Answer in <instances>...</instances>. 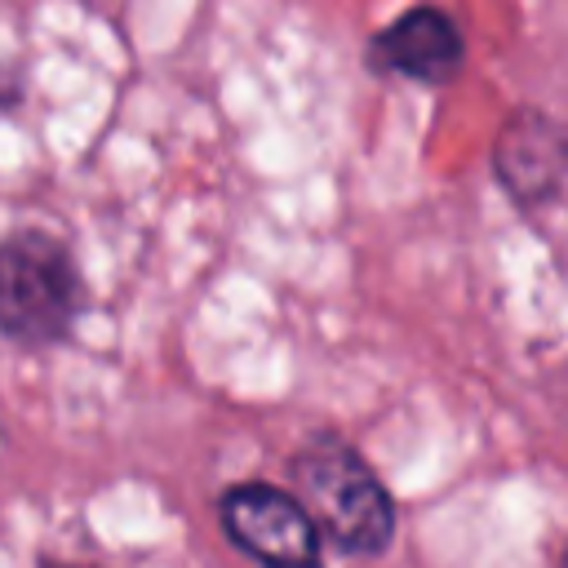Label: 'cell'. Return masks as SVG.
Segmentation results:
<instances>
[{
	"label": "cell",
	"instance_id": "1",
	"mask_svg": "<svg viewBox=\"0 0 568 568\" xmlns=\"http://www.w3.org/2000/svg\"><path fill=\"white\" fill-rule=\"evenodd\" d=\"M293 497L346 555H382L395 537V506L368 462L337 435H315L293 457Z\"/></svg>",
	"mask_w": 568,
	"mask_h": 568
},
{
	"label": "cell",
	"instance_id": "2",
	"mask_svg": "<svg viewBox=\"0 0 568 568\" xmlns=\"http://www.w3.org/2000/svg\"><path fill=\"white\" fill-rule=\"evenodd\" d=\"M80 311V280L67 248L44 231L0 240V333L22 346L67 337Z\"/></svg>",
	"mask_w": 568,
	"mask_h": 568
},
{
	"label": "cell",
	"instance_id": "3",
	"mask_svg": "<svg viewBox=\"0 0 568 568\" xmlns=\"http://www.w3.org/2000/svg\"><path fill=\"white\" fill-rule=\"evenodd\" d=\"M226 537L262 568H320V532L302 501L275 484H235L217 501Z\"/></svg>",
	"mask_w": 568,
	"mask_h": 568
},
{
	"label": "cell",
	"instance_id": "4",
	"mask_svg": "<svg viewBox=\"0 0 568 568\" xmlns=\"http://www.w3.org/2000/svg\"><path fill=\"white\" fill-rule=\"evenodd\" d=\"M368 58L377 71H390V75H404L417 84H448L462 71L466 40L444 9L417 4L373 36Z\"/></svg>",
	"mask_w": 568,
	"mask_h": 568
},
{
	"label": "cell",
	"instance_id": "5",
	"mask_svg": "<svg viewBox=\"0 0 568 568\" xmlns=\"http://www.w3.org/2000/svg\"><path fill=\"white\" fill-rule=\"evenodd\" d=\"M493 169L519 204L550 200L564 178V142H559L555 120L541 111L510 115V124L501 129V138L493 146Z\"/></svg>",
	"mask_w": 568,
	"mask_h": 568
},
{
	"label": "cell",
	"instance_id": "6",
	"mask_svg": "<svg viewBox=\"0 0 568 568\" xmlns=\"http://www.w3.org/2000/svg\"><path fill=\"white\" fill-rule=\"evenodd\" d=\"M53 568H84V564H53Z\"/></svg>",
	"mask_w": 568,
	"mask_h": 568
}]
</instances>
